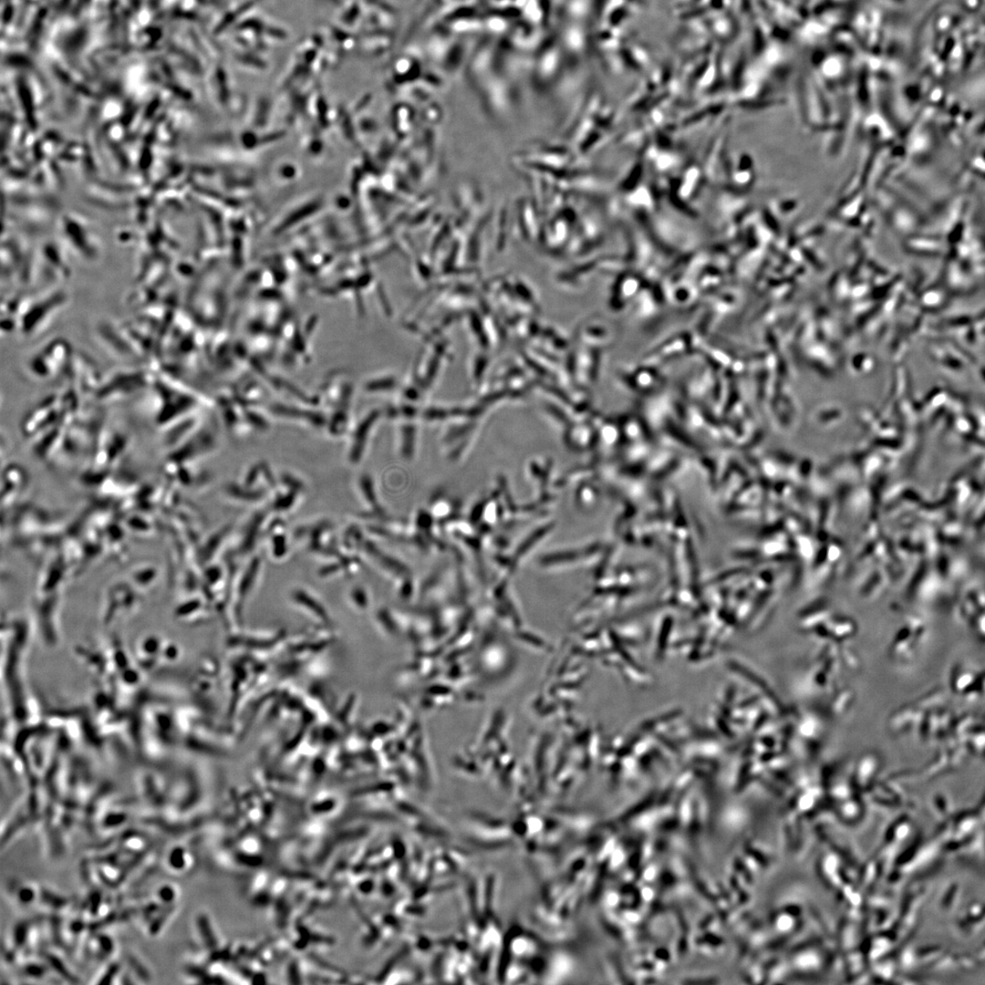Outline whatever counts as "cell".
Returning <instances> with one entry per match:
<instances>
[{
	"label": "cell",
	"instance_id": "obj_1",
	"mask_svg": "<svg viewBox=\"0 0 985 985\" xmlns=\"http://www.w3.org/2000/svg\"><path fill=\"white\" fill-rule=\"evenodd\" d=\"M260 571L261 560L258 557L253 558L249 565L244 568L235 582L236 587L234 588L240 602L245 600L256 586L260 577Z\"/></svg>",
	"mask_w": 985,
	"mask_h": 985
},
{
	"label": "cell",
	"instance_id": "obj_2",
	"mask_svg": "<svg viewBox=\"0 0 985 985\" xmlns=\"http://www.w3.org/2000/svg\"><path fill=\"white\" fill-rule=\"evenodd\" d=\"M290 597L291 600L303 610L307 609L312 615L316 614L317 617H327L326 610L322 607V604L307 588L296 587L293 589Z\"/></svg>",
	"mask_w": 985,
	"mask_h": 985
},
{
	"label": "cell",
	"instance_id": "obj_3",
	"mask_svg": "<svg viewBox=\"0 0 985 985\" xmlns=\"http://www.w3.org/2000/svg\"><path fill=\"white\" fill-rule=\"evenodd\" d=\"M187 852L180 845L171 847L164 857V865L167 870L179 873L186 867Z\"/></svg>",
	"mask_w": 985,
	"mask_h": 985
},
{
	"label": "cell",
	"instance_id": "obj_4",
	"mask_svg": "<svg viewBox=\"0 0 985 985\" xmlns=\"http://www.w3.org/2000/svg\"><path fill=\"white\" fill-rule=\"evenodd\" d=\"M269 548L275 558H283L287 554V539L285 533L272 532Z\"/></svg>",
	"mask_w": 985,
	"mask_h": 985
},
{
	"label": "cell",
	"instance_id": "obj_5",
	"mask_svg": "<svg viewBox=\"0 0 985 985\" xmlns=\"http://www.w3.org/2000/svg\"><path fill=\"white\" fill-rule=\"evenodd\" d=\"M173 890L171 886L163 885L157 889V898L161 903L170 905L176 897Z\"/></svg>",
	"mask_w": 985,
	"mask_h": 985
}]
</instances>
